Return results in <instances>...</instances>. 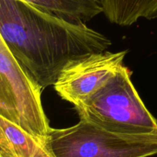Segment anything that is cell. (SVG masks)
<instances>
[{"mask_svg":"<svg viewBox=\"0 0 157 157\" xmlns=\"http://www.w3.org/2000/svg\"><path fill=\"white\" fill-rule=\"evenodd\" d=\"M80 120L109 131L143 134L157 131V121L148 110L123 67L94 94L75 106Z\"/></svg>","mask_w":157,"mask_h":157,"instance_id":"cell-2","label":"cell"},{"mask_svg":"<svg viewBox=\"0 0 157 157\" xmlns=\"http://www.w3.org/2000/svg\"><path fill=\"white\" fill-rule=\"evenodd\" d=\"M42 89L0 38V116L45 140L52 127L41 103Z\"/></svg>","mask_w":157,"mask_h":157,"instance_id":"cell-4","label":"cell"},{"mask_svg":"<svg viewBox=\"0 0 157 157\" xmlns=\"http://www.w3.org/2000/svg\"><path fill=\"white\" fill-rule=\"evenodd\" d=\"M29 4L73 22L90 21L104 12L103 0H23Z\"/></svg>","mask_w":157,"mask_h":157,"instance_id":"cell-7","label":"cell"},{"mask_svg":"<svg viewBox=\"0 0 157 157\" xmlns=\"http://www.w3.org/2000/svg\"><path fill=\"white\" fill-rule=\"evenodd\" d=\"M103 7L107 19L121 26L157 17V0H103Z\"/></svg>","mask_w":157,"mask_h":157,"instance_id":"cell-8","label":"cell"},{"mask_svg":"<svg viewBox=\"0 0 157 157\" xmlns=\"http://www.w3.org/2000/svg\"><path fill=\"white\" fill-rule=\"evenodd\" d=\"M128 51H103L74 60L63 68L54 88L64 101L81 104L105 85L124 67Z\"/></svg>","mask_w":157,"mask_h":157,"instance_id":"cell-5","label":"cell"},{"mask_svg":"<svg viewBox=\"0 0 157 157\" xmlns=\"http://www.w3.org/2000/svg\"><path fill=\"white\" fill-rule=\"evenodd\" d=\"M0 157H55L45 140L30 134L0 116Z\"/></svg>","mask_w":157,"mask_h":157,"instance_id":"cell-6","label":"cell"},{"mask_svg":"<svg viewBox=\"0 0 157 157\" xmlns=\"http://www.w3.org/2000/svg\"><path fill=\"white\" fill-rule=\"evenodd\" d=\"M0 38L43 89L54 85L69 62L112 44L84 22L68 21L23 0H0Z\"/></svg>","mask_w":157,"mask_h":157,"instance_id":"cell-1","label":"cell"},{"mask_svg":"<svg viewBox=\"0 0 157 157\" xmlns=\"http://www.w3.org/2000/svg\"><path fill=\"white\" fill-rule=\"evenodd\" d=\"M45 144L55 157H149L157 154V131L120 133L80 120L71 127L51 129Z\"/></svg>","mask_w":157,"mask_h":157,"instance_id":"cell-3","label":"cell"}]
</instances>
